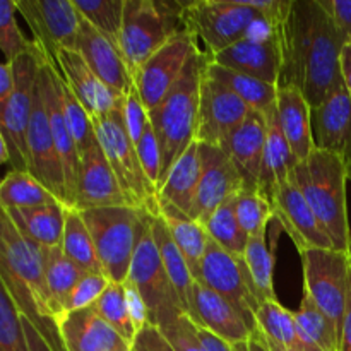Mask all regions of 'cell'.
I'll return each instance as SVG.
<instances>
[{
    "label": "cell",
    "mask_w": 351,
    "mask_h": 351,
    "mask_svg": "<svg viewBox=\"0 0 351 351\" xmlns=\"http://www.w3.org/2000/svg\"><path fill=\"white\" fill-rule=\"evenodd\" d=\"M45 271H47V285L51 298V311H53L55 321L64 315L65 305L72 290L81 280L84 271L75 266L71 259L64 254L62 247H43Z\"/></svg>",
    "instance_id": "cell-34"
},
{
    "label": "cell",
    "mask_w": 351,
    "mask_h": 351,
    "mask_svg": "<svg viewBox=\"0 0 351 351\" xmlns=\"http://www.w3.org/2000/svg\"><path fill=\"white\" fill-rule=\"evenodd\" d=\"M201 285H206L230 302L245 321L257 329L256 312L261 302L257 298L256 285L250 278L249 267L243 257L226 252L223 247L209 239L208 250L201 264Z\"/></svg>",
    "instance_id": "cell-12"
},
{
    "label": "cell",
    "mask_w": 351,
    "mask_h": 351,
    "mask_svg": "<svg viewBox=\"0 0 351 351\" xmlns=\"http://www.w3.org/2000/svg\"><path fill=\"white\" fill-rule=\"evenodd\" d=\"M235 213L240 226L249 239L266 237V228L274 219L273 204L259 191H240L235 197Z\"/></svg>",
    "instance_id": "cell-43"
},
{
    "label": "cell",
    "mask_w": 351,
    "mask_h": 351,
    "mask_svg": "<svg viewBox=\"0 0 351 351\" xmlns=\"http://www.w3.org/2000/svg\"><path fill=\"white\" fill-rule=\"evenodd\" d=\"M252 108L221 82L204 72L195 141L208 146H221L247 120Z\"/></svg>",
    "instance_id": "cell-15"
},
{
    "label": "cell",
    "mask_w": 351,
    "mask_h": 351,
    "mask_svg": "<svg viewBox=\"0 0 351 351\" xmlns=\"http://www.w3.org/2000/svg\"><path fill=\"white\" fill-rule=\"evenodd\" d=\"M75 50L81 53L89 69L120 96H127L136 88L134 75L122 51L115 45L110 43L106 38H103L84 19L81 23L77 41H75Z\"/></svg>",
    "instance_id": "cell-24"
},
{
    "label": "cell",
    "mask_w": 351,
    "mask_h": 351,
    "mask_svg": "<svg viewBox=\"0 0 351 351\" xmlns=\"http://www.w3.org/2000/svg\"><path fill=\"white\" fill-rule=\"evenodd\" d=\"M201 149H199V143L195 141L168 171L158 195L160 199L170 202L171 206L191 216L195 195H197L199 182H201Z\"/></svg>",
    "instance_id": "cell-30"
},
{
    "label": "cell",
    "mask_w": 351,
    "mask_h": 351,
    "mask_svg": "<svg viewBox=\"0 0 351 351\" xmlns=\"http://www.w3.org/2000/svg\"><path fill=\"white\" fill-rule=\"evenodd\" d=\"M45 64H50V62L38 47L12 62L16 86L9 99L0 105V137L5 141L10 149L12 170L29 171L27 129H29L31 113H33L38 75Z\"/></svg>",
    "instance_id": "cell-9"
},
{
    "label": "cell",
    "mask_w": 351,
    "mask_h": 351,
    "mask_svg": "<svg viewBox=\"0 0 351 351\" xmlns=\"http://www.w3.org/2000/svg\"><path fill=\"white\" fill-rule=\"evenodd\" d=\"M235 197L228 199L225 204L219 206L204 226L213 242H216L219 247H223L226 252L233 254V256L243 257L247 243H249L250 239L245 235L239 219H237Z\"/></svg>",
    "instance_id": "cell-40"
},
{
    "label": "cell",
    "mask_w": 351,
    "mask_h": 351,
    "mask_svg": "<svg viewBox=\"0 0 351 351\" xmlns=\"http://www.w3.org/2000/svg\"><path fill=\"white\" fill-rule=\"evenodd\" d=\"M346 47L322 0H293L283 24V67L278 88H297L312 108L345 84Z\"/></svg>",
    "instance_id": "cell-1"
},
{
    "label": "cell",
    "mask_w": 351,
    "mask_h": 351,
    "mask_svg": "<svg viewBox=\"0 0 351 351\" xmlns=\"http://www.w3.org/2000/svg\"><path fill=\"white\" fill-rule=\"evenodd\" d=\"M103 321L108 322L129 345H134L139 331L130 317L129 302H127L125 283H112L105 293L93 305Z\"/></svg>",
    "instance_id": "cell-41"
},
{
    "label": "cell",
    "mask_w": 351,
    "mask_h": 351,
    "mask_svg": "<svg viewBox=\"0 0 351 351\" xmlns=\"http://www.w3.org/2000/svg\"><path fill=\"white\" fill-rule=\"evenodd\" d=\"M293 182L314 211L335 250L351 252V230L346 208L348 167L336 154L314 149L295 167Z\"/></svg>",
    "instance_id": "cell-5"
},
{
    "label": "cell",
    "mask_w": 351,
    "mask_h": 351,
    "mask_svg": "<svg viewBox=\"0 0 351 351\" xmlns=\"http://www.w3.org/2000/svg\"><path fill=\"white\" fill-rule=\"evenodd\" d=\"M21 321H23L24 331H26V338H27V343H29L31 351H53L50 348V345L47 343V339L40 335V331H38V329L34 328V326L31 324L24 315H21Z\"/></svg>",
    "instance_id": "cell-55"
},
{
    "label": "cell",
    "mask_w": 351,
    "mask_h": 351,
    "mask_svg": "<svg viewBox=\"0 0 351 351\" xmlns=\"http://www.w3.org/2000/svg\"><path fill=\"white\" fill-rule=\"evenodd\" d=\"M58 332L67 351H130L112 326L103 321L95 307L67 312L57 319Z\"/></svg>",
    "instance_id": "cell-25"
},
{
    "label": "cell",
    "mask_w": 351,
    "mask_h": 351,
    "mask_svg": "<svg viewBox=\"0 0 351 351\" xmlns=\"http://www.w3.org/2000/svg\"><path fill=\"white\" fill-rule=\"evenodd\" d=\"M209 60L278 86L283 67V27L252 34L209 57Z\"/></svg>",
    "instance_id": "cell-17"
},
{
    "label": "cell",
    "mask_w": 351,
    "mask_h": 351,
    "mask_svg": "<svg viewBox=\"0 0 351 351\" xmlns=\"http://www.w3.org/2000/svg\"><path fill=\"white\" fill-rule=\"evenodd\" d=\"M154 221V219H153ZM153 226V225H151ZM151 226L144 233L132 259L127 281L137 288L147 308L149 324L161 329L185 315L180 298L165 271Z\"/></svg>",
    "instance_id": "cell-11"
},
{
    "label": "cell",
    "mask_w": 351,
    "mask_h": 351,
    "mask_svg": "<svg viewBox=\"0 0 351 351\" xmlns=\"http://www.w3.org/2000/svg\"><path fill=\"white\" fill-rule=\"evenodd\" d=\"M160 216H163L170 235L187 261L194 281H201V264L206 256L209 235L206 226L192 219L170 202L160 199Z\"/></svg>",
    "instance_id": "cell-31"
},
{
    "label": "cell",
    "mask_w": 351,
    "mask_h": 351,
    "mask_svg": "<svg viewBox=\"0 0 351 351\" xmlns=\"http://www.w3.org/2000/svg\"><path fill=\"white\" fill-rule=\"evenodd\" d=\"M27 147H29V173L36 177L65 208L71 209L67 187H65L64 168H62L60 156L55 147L47 105H45L43 93H41L38 82L36 89H34L29 129H27Z\"/></svg>",
    "instance_id": "cell-16"
},
{
    "label": "cell",
    "mask_w": 351,
    "mask_h": 351,
    "mask_svg": "<svg viewBox=\"0 0 351 351\" xmlns=\"http://www.w3.org/2000/svg\"><path fill=\"white\" fill-rule=\"evenodd\" d=\"M132 351H175L170 343L165 339L161 331L154 326L147 324L146 328L141 329L136 341L132 345Z\"/></svg>",
    "instance_id": "cell-51"
},
{
    "label": "cell",
    "mask_w": 351,
    "mask_h": 351,
    "mask_svg": "<svg viewBox=\"0 0 351 351\" xmlns=\"http://www.w3.org/2000/svg\"><path fill=\"white\" fill-rule=\"evenodd\" d=\"M93 123L99 146L122 187L127 204L153 216H160L158 189L144 173L136 144L130 139L125 127L122 105L108 115L95 119Z\"/></svg>",
    "instance_id": "cell-8"
},
{
    "label": "cell",
    "mask_w": 351,
    "mask_h": 351,
    "mask_svg": "<svg viewBox=\"0 0 351 351\" xmlns=\"http://www.w3.org/2000/svg\"><path fill=\"white\" fill-rule=\"evenodd\" d=\"M348 180L351 182V160H350V163H348Z\"/></svg>",
    "instance_id": "cell-62"
},
{
    "label": "cell",
    "mask_w": 351,
    "mask_h": 351,
    "mask_svg": "<svg viewBox=\"0 0 351 351\" xmlns=\"http://www.w3.org/2000/svg\"><path fill=\"white\" fill-rule=\"evenodd\" d=\"M57 202L60 201L29 171L10 170L0 184L2 209H31Z\"/></svg>",
    "instance_id": "cell-35"
},
{
    "label": "cell",
    "mask_w": 351,
    "mask_h": 351,
    "mask_svg": "<svg viewBox=\"0 0 351 351\" xmlns=\"http://www.w3.org/2000/svg\"><path fill=\"white\" fill-rule=\"evenodd\" d=\"M117 206L129 204L98 143L81 154L74 209L88 211L98 208H117Z\"/></svg>",
    "instance_id": "cell-21"
},
{
    "label": "cell",
    "mask_w": 351,
    "mask_h": 351,
    "mask_svg": "<svg viewBox=\"0 0 351 351\" xmlns=\"http://www.w3.org/2000/svg\"><path fill=\"white\" fill-rule=\"evenodd\" d=\"M60 82V91H62V108H64V117L65 122H67L69 130H71L72 137H74V143L77 146L79 154H84L86 151L91 149L93 146L98 144V137H96L95 123L93 119L89 117V113L86 112L84 106L79 103V99L75 98L74 93L69 89L67 82L64 81V77H58Z\"/></svg>",
    "instance_id": "cell-44"
},
{
    "label": "cell",
    "mask_w": 351,
    "mask_h": 351,
    "mask_svg": "<svg viewBox=\"0 0 351 351\" xmlns=\"http://www.w3.org/2000/svg\"><path fill=\"white\" fill-rule=\"evenodd\" d=\"M130 351H132V350H130Z\"/></svg>",
    "instance_id": "cell-63"
},
{
    "label": "cell",
    "mask_w": 351,
    "mask_h": 351,
    "mask_svg": "<svg viewBox=\"0 0 351 351\" xmlns=\"http://www.w3.org/2000/svg\"><path fill=\"white\" fill-rule=\"evenodd\" d=\"M341 69H343V79H345V86L351 96V43L346 45L345 50H343Z\"/></svg>",
    "instance_id": "cell-59"
},
{
    "label": "cell",
    "mask_w": 351,
    "mask_h": 351,
    "mask_svg": "<svg viewBox=\"0 0 351 351\" xmlns=\"http://www.w3.org/2000/svg\"><path fill=\"white\" fill-rule=\"evenodd\" d=\"M74 5L82 19L120 50L125 0H74Z\"/></svg>",
    "instance_id": "cell-39"
},
{
    "label": "cell",
    "mask_w": 351,
    "mask_h": 351,
    "mask_svg": "<svg viewBox=\"0 0 351 351\" xmlns=\"http://www.w3.org/2000/svg\"><path fill=\"white\" fill-rule=\"evenodd\" d=\"M0 161L2 163H10V149L2 137H0Z\"/></svg>",
    "instance_id": "cell-60"
},
{
    "label": "cell",
    "mask_w": 351,
    "mask_h": 351,
    "mask_svg": "<svg viewBox=\"0 0 351 351\" xmlns=\"http://www.w3.org/2000/svg\"><path fill=\"white\" fill-rule=\"evenodd\" d=\"M304 264L305 295L335 322L341 335L348 304L351 252L311 249L300 254Z\"/></svg>",
    "instance_id": "cell-10"
},
{
    "label": "cell",
    "mask_w": 351,
    "mask_h": 351,
    "mask_svg": "<svg viewBox=\"0 0 351 351\" xmlns=\"http://www.w3.org/2000/svg\"><path fill=\"white\" fill-rule=\"evenodd\" d=\"M151 232H153L154 242H156L158 252H160L165 271H167L168 278H170L178 298H180V304L185 315H189L192 287H194V276H192L191 273V267H189L184 254L180 252L177 243L171 239L170 230H168L163 216H156V218H154Z\"/></svg>",
    "instance_id": "cell-32"
},
{
    "label": "cell",
    "mask_w": 351,
    "mask_h": 351,
    "mask_svg": "<svg viewBox=\"0 0 351 351\" xmlns=\"http://www.w3.org/2000/svg\"><path fill=\"white\" fill-rule=\"evenodd\" d=\"M208 64L209 57L206 51H195L178 77L177 84L171 88V91L165 96V99L156 108L147 112L161 153V175L158 182V192L165 184V178L171 167L191 147V144L195 143L201 84Z\"/></svg>",
    "instance_id": "cell-4"
},
{
    "label": "cell",
    "mask_w": 351,
    "mask_h": 351,
    "mask_svg": "<svg viewBox=\"0 0 351 351\" xmlns=\"http://www.w3.org/2000/svg\"><path fill=\"white\" fill-rule=\"evenodd\" d=\"M62 250L84 273L103 274L93 237L89 233L88 225L82 219L81 211H77V209H67L65 211V228L64 239H62Z\"/></svg>",
    "instance_id": "cell-37"
},
{
    "label": "cell",
    "mask_w": 351,
    "mask_h": 351,
    "mask_svg": "<svg viewBox=\"0 0 351 351\" xmlns=\"http://www.w3.org/2000/svg\"><path fill=\"white\" fill-rule=\"evenodd\" d=\"M264 117H266V149H264L263 175L259 180V194L271 202L278 185L290 180L298 160L281 129L278 105L264 113Z\"/></svg>",
    "instance_id": "cell-27"
},
{
    "label": "cell",
    "mask_w": 351,
    "mask_h": 351,
    "mask_svg": "<svg viewBox=\"0 0 351 351\" xmlns=\"http://www.w3.org/2000/svg\"><path fill=\"white\" fill-rule=\"evenodd\" d=\"M206 74L215 79V81L221 82L232 93H235L254 112H259L264 115L278 103L276 84H269V82L250 77V75L242 74V72L221 67L218 64H213L211 60L206 67Z\"/></svg>",
    "instance_id": "cell-33"
},
{
    "label": "cell",
    "mask_w": 351,
    "mask_h": 351,
    "mask_svg": "<svg viewBox=\"0 0 351 351\" xmlns=\"http://www.w3.org/2000/svg\"><path fill=\"white\" fill-rule=\"evenodd\" d=\"M197 50V36L191 31H184L141 65L134 75V82L147 112L163 101Z\"/></svg>",
    "instance_id": "cell-14"
},
{
    "label": "cell",
    "mask_w": 351,
    "mask_h": 351,
    "mask_svg": "<svg viewBox=\"0 0 351 351\" xmlns=\"http://www.w3.org/2000/svg\"><path fill=\"white\" fill-rule=\"evenodd\" d=\"M65 208L62 202L31 209H2L3 215L31 242L41 247H62L65 228Z\"/></svg>",
    "instance_id": "cell-29"
},
{
    "label": "cell",
    "mask_w": 351,
    "mask_h": 351,
    "mask_svg": "<svg viewBox=\"0 0 351 351\" xmlns=\"http://www.w3.org/2000/svg\"><path fill=\"white\" fill-rule=\"evenodd\" d=\"M112 285V281L105 276V274L98 273H84L77 285L72 290L71 297H69L67 305H65V312H74L81 311V308L93 307L99 297L105 293L106 288ZM62 317V315H60Z\"/></svg>",
    "instance_id": "cell-47"
},
{
    "label": "cell",
    "mask_w": 351,
    "mask_h": 351,
    "mask_svg": "<svg viewBox=\"0 0 351 351\" xmlns=\"http://www.w3.org/2000/svg\"><path fill=\"white\" fill-rule=\"evenodd\" d=\"M160 331L175 351H208L199 338L197 326L189 315H182Z\"/></svg>",
    "instance_id": "cell-48"
},
{
    "label": "cell",
    "mask_w": 351,
    "mask_h": 351,
    "mask_svg": "<svg viewBox=\"0 0 351 351\" xmlns=\"http://www.w3.org/2000/svg\"><path fill=\"white\" fill-rule=\"evenodd\" d=\"M312 136L315 149L351 160V96L345 84L336 88L324 101L312 108Z\"/></svg>",
    "instance_id": "cell-23"
},
{
    "label": "cell",
    "mask_w": 351,
    "mask_h": 351,
    "mask_svg": "<svg viewBox=\"0 0 351 351\" xmlns=\"http://www.w3.org/2000/svg\"><path fill=\"white\" fill-rule=\"evenodd\" d=\"M16 10L17 7L12 0H0V50L3 53V62L10 64L36 47L34 41L27 40L21 31L16 19Z\"/></svg>",
    "instance_id": "cell-45"
},
{
    "label": "cell",
    "mask_w": 351,
    "mask_h": 351,
    "mask_svg": "<svg viewBox=\"0 0 351 351\" xmlns=\"http://www.w3.org/2000/svg\"><path fill=\"white\" fill-rule=\"evenodd\" d=\"M29 26L33 41L50 64L60 50H75L82 17L74 0H14Z\"/></svg>",
    "instance_id": "cell-13"
},
{
    "label": "cell",
    "mask_w": 351,
    "mask_h": 351,
    "mask_svg": "<svg viewBox=\"0 0 351 351\" xmlns=\"http://www.w3.org/2000/svg\"><path fill=\"white\" fill-rule=\"evenodd\" d=\"M247 267H249L250 278L256 285L257 298L261 304L267 300H278L274 293V254L267 247L266 237H256L247 243L245 254H243Z\"/></svg>",
    "instance_id": "cell-42"
},
{
    "label": "cell",
    "mask_w": 351,
    "mask_h": 351,
    "mask_svg": "<svg viewBox=\"0 0 351 351\" xmlns=\"http://www.w3.org/2000/svg\"><path fill=\"white\" fill-rule=\"evenodd\" d=\"M322 2L331 12L346 45L351 43V0H322Z\"/></svg>",
    "instance_id": "cell-52"
},
{
    "label": "cell",
    "mask_w": 351,
    "mask_h": 351,
    "mask_svg": "<svg viewBox=\"0 0 351 351\" xmlns=\"http://www.w3.org/2000/svg\"><path fill=\"white\" fill-rule=\"evenodd\" d=\"M55 67L93 120L108 115L122 105L123 96L108 88L89 69L77 50L58 51L55 57Z\"/></svg>",
    "instance_id": "cell-22"
},
{
    "label": "cell",
    "mask_w": 351,
    "mask_h": 351,
    "mask_svg": "<svg viewBox=\"0 0 351 351\" xmlns=\"http://www.w3.org/2000/svg\"><path fill=\"white\" fill-rule=\"evenodd\" d=\"M197 332L202 345L206 346V350L208 351H233L232 345H230L228 341H225V339L219 338V336L213 335V332L206 331V329L202 328H197Z\"/></svg>",
    "instance_id": "cell-56"
},
{
    "label": "cell",
    "mask_w": 351,
    "mask_h": 351,
    "mask_svg": "<svg viewBox=\"0 0 351 351\" xmlns=\"http://www.w3.org/2000/svg\"><path fill=\"white\" fill-rule=\"evenodd\" d=\"M189 317L197 328L219 336L230 345L247 341L257 332L226 298L197 281L192 287Z\"/></svg>",
    "instance_id": "cell-20"
},
{
    "label": "cell",
    "mask_w": 351,
    "mask_h": 351,
    "mask_svg": "<svg viewBox=\"0 0 351 351\" xmlns=\"http://www.w3.org/2000/svg\"><path fill=\"white\" fill-rule=\"evenodd\" d=\"M232 350L233 351H271L269 348H267L266 341H264L263 335H261L259 331H257L256 335L250 336L247 341L232 345Z\"/></svg>",
    "instance_id": "cell-58"
},
{
    "label": "cell",
    "mask_w": 351,
    "mask_h": 351,
    "mask_svg": "<svg viewBox=\"0 0 351 351\" xmlns=\"http://www.w3.org/2000/svg\"><path fill=\"white\" fill-rule=\"evenodd\" d=\"M271 204L274 219L291 237L298 252L302 254L311 249H335L329 237L319 225L314 211L293 182L287 180L278 185Z\"/></svg>",
    "instance_id": "cell-19"
},
{
    "label": "cell",
    "mask_w": 351,
    "mask_h": 351,
    "mask_svg": "<svg viewBox=\"0 0 351 351\" xmlns=\"http://www.w3.org/2000/svg\"><path fill=\"white\" fill-rule=\"evenodd\" d=\"M137 154H139L141 165H143V170L146 173V177L156 185L160 182L161 175V153H160V144H158L156 134H154L153 125L151 122L147 123L146 130L141 136V139L136 143Z\"/></svg>",
    "instance_id": "cell-49"
},
{
    "label": "cell",
    "mask_w": 351,
    "mask_h": 351,
    "mask_svg": "<svg viewBox=\"0 0 351 351\" xmlns=\"http://www.w3.org/2000/svg\"><path fill=\"white\" fill-rule=\"evenodd\" d=\"M16 86V75H14V65L10 62H3L0 65V105L9 99Z\"/></svg>",
    "instance_id": "cell-54"
},
{
    "label": "cell",
    "mask_w": 351,
    "mask_h": 351,
    "mask_svg": "<svg viewBox=\"0 0 351 351\" xmlns=\"http://www.w3.org/2000/svg\"><path fill=\"white\" fill-rule=\"evenodd\" d=\"M0 351H31L19 308L3 287H0Z\"/></svg>",
    "instance_id": "cell-46"
},
{
    "label": "cell",
    "mask_w": 351,
    "mask_h": 351,
    "mask_svg": "<svg viewBox=\"0 0 351 351\" xmlns=\"http://www.w3.org/2000/svg\"><path fill=\"white\" fill-rule=\"evenodd\" d=\"M199 149H201L202 173L191 218L201 225H206L216 209L225 204L228 199L235 197L240 191L245 189V185L242 175L221 147L199 143Z\"/></svg>",
    "instance_id": "cell-18"
},
{
    "label": "cell",
    "mask_w": 351,
    "mask_h": 351,
    "mask_svg": "<svg viewBox=\"0 0 351 351\" xmlns=\"http://www.w3.org/2000/svg\"><path fill=\"white\" fill-rule=\"evenodd\" d=\"M125 291H127V302H129V311L130 317H132L134 326H136L137 331L146 328L149 324V319H147V308L144 304L143 297L139 295L137 288L132 283L125 281Z\"/></svg>",
    "instance_id": "cell-53"
},
{
    "label": "cell",
    "mask_w": 351,
    "mask_h": 351,
    "mask_svg": "<svg viewBox=\"0 0 351 351\" xmlns=\"http://www.w3.org/2000/svg\"><path fill=\"white\" fill-rule=\"evenodd\" d=\"M287 351H322V350H319L317 346H314V345H308V343H304L300 339L297 345H293L291 348H288Z\"/></svg>",
    "instance_id": "cell-61"
},
{
    "label": "cell",
    "mask_w": 351,
    "mask_h": 351,
    "mask_svg": "<svg viewBox=\"0 0 351 351\" xmlns=\"http://www.w3.org/2000/svg\"><path fill=\"white\" fill-rule=\"evenodd\" d=\"M298 338L308 345L317 346L322 351H338L339 335L335 322L304 295L298 311L295 312Z\"/></svg>",
    "instance_id": "cell-38"
},
{
    "label": "cell",
    "mask_w": 351,
    "mask_h": 351,
    "mask_svg": "<svg viewBox=\"0 0 351 351\" xmlns=\"http://www.w3.org/2000/svg\"><path fill=\"white\" fill-rule=\"evenodd\" d=\"M338 351H351V278H350L348 304H346L345 321H343L341 335H339V348H338Z\"/></svg>",
    "instance_id": "cell-57"
},
{
    "label": "cell",
    "mask_w": 351,
    "mask_h": 351,
    "mask_svg": "<svg viewBox=\"0 0 351 351\" xmlns=\"http://www.w3.org/2000/svg\"><path fill=\"white\" fill-rule=\"evenodd\" d=\"M187 31L180 0H125L120 50L132 75L171 38Z\"/></svg>",
    "instance_id": "cell-7"
},
{
    "label": "cell",
    "mask_w": 351,
    "mask_h": 351,
    "mask_svg": "<svg viewBox=\"0 0 351 351\" xmlns=\"http://www.w3.org/2000/svg\"><path fill=\"white\" fill-rule=\"evenodd\" d=\"M122 115L123 120H125V127L129 130L130 139L136 144L144 134V130H146L147 123H149V113H147L146 106H144L136 88L129 95L123 96Z\"/></svg>",
    "instance_id": "cell-50"
},
{
    "label": "cell",
    "mask_w": 351,
    "mask_h": 351,
    "mask_svg": "<svg viewBox=\"0 0 351 351\" xmlns=\"http://www.w3.org/2000/svg\"><path fill=\"white\" fill-rule=\"evenodd\" d=\"M257 329L271 351H287L300 341L295 312L288 311L278 300H267L256 312Z\"/></svg>",
    "instance_id": "cell-36"
},
{
    "label": "cell",
    "mask_w": 351,
    "mask_h": 351,
    "mask_svg": "<svg viewBox=\"0 0 351 351\" xmlns=\"http://www.w3.org/2000/svg\"><path fill=\"white\" fill-rule=\"evenodd\" d=\"M95 242L103 274L112 283H125L136 250L156 216L132 208H98L81 211Z\"/></svg>",
    "instance_id": "cell-6"
},
{
    "label": "cell",
    "mask_w": 351,
    "mask_h": 351,
    "mask_svg": "<svg viewBox=\"0 0 351 351\" xmlns=\"http://www.w3.org/2000/svg\"><path fill=\"white\" fill-rule=\"evenodd\" d=\"M293 0H189L184 2L187 31L206 45V55L271 29H281Z\"/></svg>",
    "instance_id": "cell-3"
},
{
    "label": "cell",
    "mask_w": 351,
    "mask_h": 351,
    "mask_svg": "<svg viewBox=\"0 0 351 351\" xmlns=\"http://www.w3.org/2000/svg\"><path fill=\"white\" fill-rule=\"evenodd\" d=\"M219 147L242 175L247 191H259L266 149V117L252 110L245 122Z\"/></svg>",
    "instance_id": "cell-26"
},
{
    "label": "cell",
    "mask_w": 351,
    "mask_h": 351,
    "mask_svg": "<svg viewBox=\"0 0 351 351\" xmlns=\"http://www.w3.org/2000/svg\"><path fill=\"white\" fill-rule=\"evenodd\" d=\"M0 281L21 315L27 319L53 351H67L51 311L43 247L31 242L2 213L0 219Z\"/></svg>",
    "instance_id": "cell-2"
},
{
    "label": "cell",
    "mask_w": 351,
    "mask_h": 351,
    "mask_svg": "<svg viewBox=\"0 0 351 351\" xmlns=\"http://www.w3.org/2000/svg\"><path fill=\"white\" fill-rule=\"evenodd\" d=\"M276 105L281 129L298 163L305 161L315 149L312 136V106L297 88H278Z\"/></svg>",
    "instance_id": "cell-28"
}]
</instances>
